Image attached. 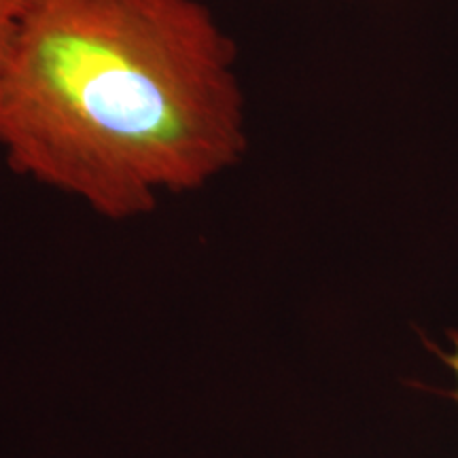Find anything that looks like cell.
Returning <instances> with one entry per match:
<instances>
[{
  "label": "cell",
  "instance_id": "1",
  "mask_svg": "<svg viewBox=\"0 0 458 458\" xmlns=\"http://www.w3.org/2000/svg\"><path fill=\"white\" fill-rule=\"evenodd\" d=\"M236 45L202 0H30L0 79V151L106 219L246 153Z\"/></svg>",
  "mask_w": 458,
  "mask_h": 458
},
{
  "label": "cell",
  "instance_id": "2",
  "mask_svg": "<svg viewBox=\"0 0 458 458\" xmlns=\"http://www.w3.org/2000/svg\"><path fill=\"white\" fill-rule=\"evenodd\" d=\"M28 4L30 0H0V79H3L15 34L20 30Z\"/></svg>",
  "mask_w": 458,
  "mask_h": 458
},
{
  "label": "cell",
  "instance_id": "3",
  "mask_svg": "<svg viewBox=\"0 0 458 458\" xmlns=\"http://www.w3.org/2000/svg\"><path fill=\"white\" fill-rule=\"evenodd\" d=\"M448 363H450V368L454 369L456 380H458V340L454 342V351H452V354H448Z\"/></svg>",
  "mask_w": 458,
  "mask_h": 458
}]
</instances>
